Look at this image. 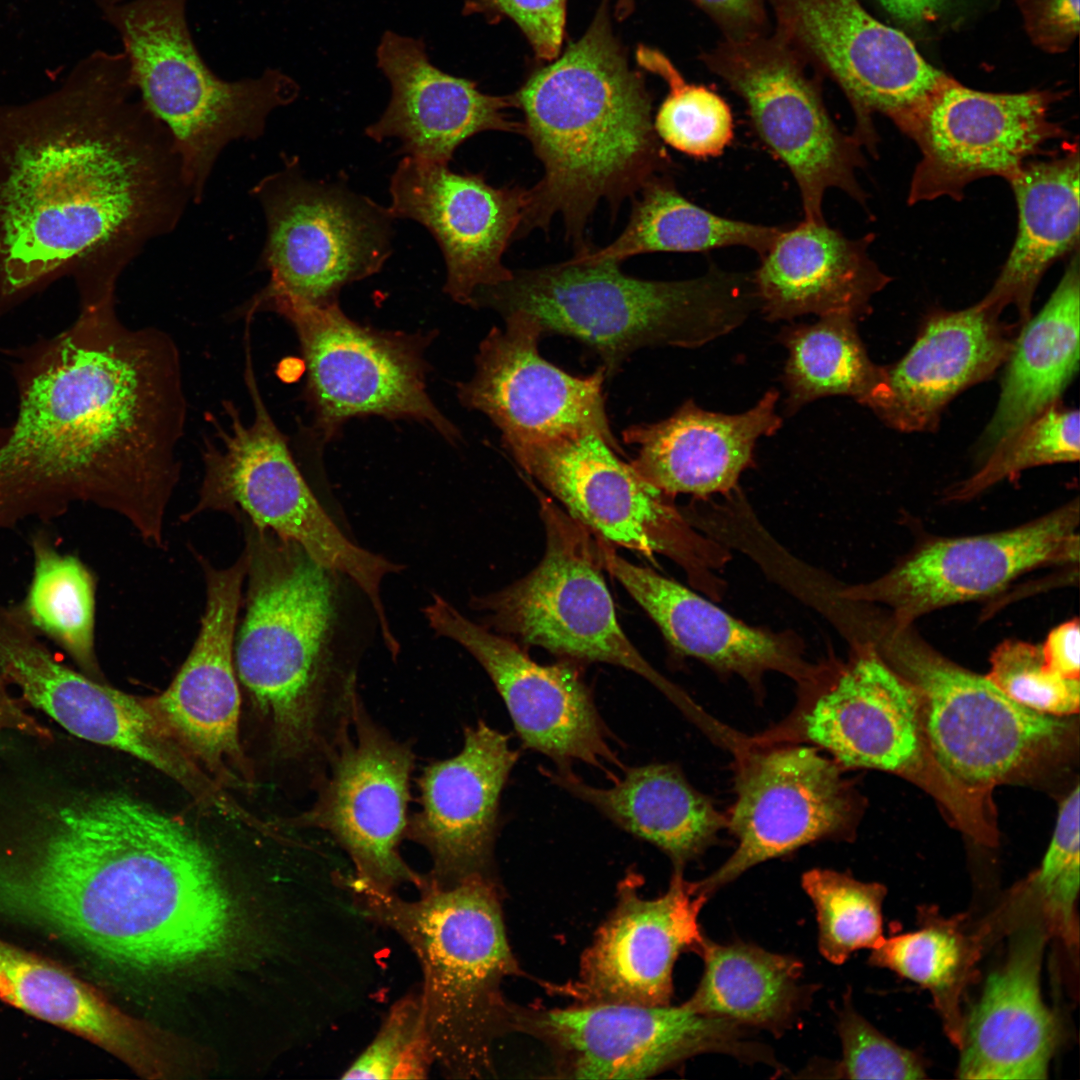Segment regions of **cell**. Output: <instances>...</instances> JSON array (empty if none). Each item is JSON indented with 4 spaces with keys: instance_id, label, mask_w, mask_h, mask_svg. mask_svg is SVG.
I'll list each match as a JSON object with an SVG mask.
<instances>
[{
    "instance_id": "cell-1",
    "label": "cell",
    "mask_w": 1080,
    "mask_h": 1080,
    "mask_svg": "<svg viewBox=\"0 0 1080 1080\" xmlns=\"http://www.w3.org/2000/svg\"><path fill=\"white\" fill-rule=\"evenodd\" d=\"M14 355L19 401L0 425V530L84 502L161 545L187 418L171 342L126 326L111 306L85 305L66 330Z\"/></svg>"
},
{
    "instance_id": "cell-2",
    "label": "cell",
    "mask_w": 1080,
    "mask_h": 1080,
    "mask_svg": "<svg viewBox=\"0 0 1080 1080\" xmlns=\"http://www.w3.org/2000/svg\"><path fill=\"white\" fill-rule=\"evenodd\" d=\"M125 53L97 52L18 113L0 173V316L61 272L114 274L171 232L190 191Z\"/></svg>"
},
{
    "instance_id": "cell-3",
    "label": "cell",
    "mask_w": 1080,
    "mask_h": 1080,
    "mask_svg": "<svg viewBox=\"0 0 1080 1080\" xmlns=\"http://www.w3.org/2000/svg\"><path fill=\"white\" fill-rule=\"evenodd\" d=\"M27 922L98 962L144 974L222 959L244 928L219 862L190 827L102 790L77 845L32 898Z\"/></svg>"
},
{
    "instance_id": "cell-4",
    "label": "cell",
    "mask_w": 1080,
    "mask_h": 1080,
    "mask_svg": "<svg viewBox=\"0 0 1080 1080\" xmlns=\"http://www.w3.org/2000/svg\"><path fill=\"white\" fill-rule=\"evenodd\" d=\"M602 0L585 34L536 71L514 95L523 135L543 166L527 190L515 238L562 216L567 238L583 248L601 200L616 207L672 168L652 121L651 98L612 33Z\"/></svg>"
},
{
    "instance_id": "cell-5",
    "label": "cell",
    "mask_w": 1080,
    "mask_h": 1080,
    "mask_svg": "<svg viewBox=\"0 0 1080 1080\" xmlns=\"http://www.w3.org/2000/svg\"><path fill=\"white\" fill-rule=\"evenodd\" d=\"M237 520L247 587L235 670L268 726L275 756L299 766L313 789L350 736L360 699L354 668L331 646L334 573L298 544Z\"/></svg>"
},
{
    "instance_id": "cell-6",
    "label": "cell",
    "mask_w": 1080,
    "mask_h": 1080,
    "mask_svg": "<svg viewBox=\"0 0 1080 1080\" xmlns=\"http://www.w3.org/2000/svg\"><path fill=\"white\" fill-rule=\"evenodd\" d=\"M348 885L363 913L396 933L417 958L435 1066L449 1079L491 1077L495 1042L512 1030L513 1007L501 985L520 973L495 878L438 887L425 877L416 899L351 874Z\"/></svg>"
},
{
    "instance_id": "cell-7",
    "label": "cell",
    "mask_w": 1080,
    "mask_h": 1080,
    "mask_svg": "<svg viewBox=\"0 0 1080 1080\" xmlns=\"http://www.w3.org/2000/svg\"><path fill=\"white\" fill-rule=\"evenodd\" d=\"M619 264L576 251L565 262L513 271L509 280L479 289L473 306L502 316L524 312L544 335L577 339L598 354L606 378L638 349L703 346L757 309L752 274L710 265L697 278L655 281L626 275Z\"/></svg>"
},
{
    "instance_id": "cell-8",
    "label": "cell",
    "mask_w": 1080,
    "mask_h": 1080,
    "mask_svg": "<svg viewBox=\"0 0 1080 1080\" xmlns=\"http://www.w3.org/2000/svg\"><path fill=\"white\" fill-rule=\"evenodd\" d=\"M862 637L915 689L927 750L973 824L993 826L986 795L1001 784L1056 765L1076 744L1077 722L1038 713L986 675L942 656L890 616H865Z\"/></svg>"
},
{
    "instance_id": "cell-9",
    "label": "cell",
    "mask_w": 1080,
    "mask_h": 1080,
    "mask_svg": "<svg viewBox=\"0 0 1080 1080\" xmlns=\"http://www.w3.org/2000/svg\"><path fill=\"white\" fill-rule=\"evenodd\" d=\"M187 0L109 3L130 76L148 110L165 126L192 201L199 203L223 149L264 134L269 115L298 95L297 83L277 70L226 81L205 64L186 21Z\"/></svg>"
},
{
    "instance_id": "cell-10",
    "label": "cell",
    "mask_w": 1080,
    "mask_h": 1080,
    "mask_svg": "<svg viewBox=\"0 0 1080 1080\" xmlns=\"http://www.w3.org/2000/svg\"><path fill=\"white\" fill-rule=\"evenodd\" d=\"M250 336V327H245L244 381L252 419L246 423L232 401L223 402L228 424L222 427L214 420L216 441L204 440L198 499L181 521L205 511L244 516L254 526L298 544L327 570L347 576L370 601L379 625L386 626L380 585L402 567L351 542L316 499L263 400Z\"/></svg>"
},
{
    "instance_id": "cell-11",
    "label": "cell",
    "mask_w": 1080,
    "mask_h": 1080,
    "mask_svg": "<svg viewBox=\"0 0 1080 1080\" xmlns=\"http://www.w3.org/2000/svg\"><path fill=\"white\" fill-rule=\"evenodd\" d=\"M546 546L528 575L485 596L474 609L491 630L570 662H600L645 678L680 707L685 696L655 670L621 628L602 571L596 536L534 489Z\"/></svg>"
},
{
    "instance_id": "cell-12",
    "label": "cell",
    "mask_w": 1080,
    "mask_h": 1080,
    "mask_svg": "<svg viewBox=\"0 0 1080 1080\" xmlns=\"http://www.w3.org/2000/svg\"><path fill=\"white\" fill-rule=\"evenodd\" d=\"M251 193L264 212L260 264L270 274L255 299L337 302L344 286L379 272L392 253L395 218L388 207L344 180L308 178L296 157Z\"/></svg>"
},
{
    "instance_id": "cell-13",
    "label": "cell",
    "mask_w": 1080,
    "mask_h": 1080,
    "mask_svg": "<svg viewBox=\"0 0 1080 1080\" xmlns=\"http://www.w3.org/2000/svg\"><path fill=\"white\" fill-rule=\"evenodd\" d=\"M246 310L278 313L295 330L306 370V395L316 427L329 439L350 418H406L455 442L456 427L426 390L427 337L361 325L338 302L311 305L284 297L252 298Z\"/></svg>"
},
{
    "instance_id": "cell-14",
    "label": "cell",
    "mask_w": 1080,
    "mask_h": 1080,
    "mask_svg": "<svg viewBox=\"0 0 1080 1080\" xmlns=\"http://www.w3.org/2000/svg\"><path fill=\"white\" fill-rule=\"evenodd\" d=\"M703 60L744 100L756 135L790 171L805 220L825 221L823 200L832 188L865 203L857 180L862 145L836 125L806 59L784 36L725 37Z\"/></svg>"
},
{
    "instance_id": "cell-15",
    "label": "cell",
    "mask_w": 1080,
    "mask_h": 1080,
    "mask_svg": "<svg viewBox=\"0 0 1080 1080\" xmlns=\"http://www.w3.org/2000/svg\"><path fill=\"white\" fill-rule=\"evenodd\" d=\"M512 1029L544 1041L563 1077L642 1079L701 1053L720 1052L777 1067L772 1055L746 1038L743 1026L673 1007L622 1002L550 1010L513 1008Z\"/></svg>"
},
{
    "instance_id": "cell-16",
    "label": "cell",
    "mask_w": 1080,
    "mask_h": 1080,
    "mask_svg": "<svg viewBox=\"0 0 1080 1080\" xmlns=\"http://www.w3.org/2000/svg\"><path fill=\"white\" fill-rule=\"evenodd\" d=\"M510 453L572 518L609 544L651 561L666 556L696 582L721 563L723 553L689 526L672 497L642 479L602 435L561 436Z\"/></svg>"
},
{
    "instance_id": "cell-17",
    "label": "cell",
    "mask_w": 1080,
    "mask_h": 1080,
    "mask_svg": "<svg viewBox=\"0 0 1080 1080\" xmlns=\"http://www.w3.org/2000/svg\"><path fill=\"white\" fill-rule=\"evenodd\" d=\"M0 674L32 708L79 740L146 762L198 802L234 819L242 809L171 735L143 698L62 663L23 621H0Z\"/></svg>"
},
{
    "instance_id": "cell-18",
    "label": "cell",
    "mask_w": 1080,
    "mask_h": 1080,
    "mask_svg": "<svg viewBox=\"0 0 1080 1080\" xmlns=\"http://www.w3.org/2000/svg\"><path fill=\"white\" fill-rule=\"evenodd\" d=\"M800 685L814 695L800 720L807 740L841 767L910 778L952 809V794L927 750L917 693L870 641L855 638L846 662L815 665Z\"/></svg>"
},
{
    "instance_id": "cell-19",
    "label": "cell",
    "mask_w": 1080,
    "mask_h": 1080,
    "mask_svg": "<svg viewBox=\"0 0 1080 1080\" xmlns=\"http://www.w3.org/2000/svg\"><path fill=\"white\" fill-rule=\"evenodd\" d=\"M415 759L412 745L391 736L360 698L352 732L314 790V802L289 825L327 832L349 859L352 876L367 885L420 889L425 876L400 853Z\"/></svg>"
},
{
    "instance_id": "cell-20",
    "label": "cell",
    "mask_w": 1080,
    "mask_h": 1080,
    "mask_svg": "<svg viewBox=\"0 0 1080 1080\" xmlns=\"http://www.w3.org/2000/svg\"><path fill=\"white\" fill-rule=\"evenodd\" d=\"M776 31L828 74L847 96L852 134L873 151L872 116L900 126L951 78L929 64L901 31L876 20L858 0H769Z\"/></svg>"
},
{
    "instance_id": "cell-21",
    "label": "cell",
    "mask_w": 1080,
    "mask_h": 1080,
    "mask_svg": "<svg viewBox=\"0 0 1080 1080\" xmlns=\"http://www.w3.org/2000/svg\"><path fill=\"white\" fill-rule=\"evenodd\" d=\"M1076 499L1022 526L983 535L938 538L919 546L883 576L844 587L852 603L887 606L899 624L999 592L1023 574L1079 560Z\"/></svg>"
},
{
    "instance_id": "cell-22",
    "label": "cell",
    "mask_w": 1080,
    "mask_h": 1080,
    "mask_svg": "<svg viewBox=\"0 0 1080 1080\" xmlns=\"http://www.w3.org/2000/svg\"><path fill=\"white\" fill-rule=\"evenodd\" d=\"M1058 96L1047 90L991 93L952 77L898 128L918 146L921 158L908 201L956 199L983 177L1008 180L1064 130L1049 117Z\"/></svg>"
},
{
    "instance_id": "cell-23",
    "label": "cell",
    "mask_w": 1080,
    "mask_h": 1080,
    "mask_svg": "<svg viewBox=\"0 0 1080 1080\" xmlns=\"http://www.w3.org/2000/svg\"><path fill=\"white\" fill-rule=\"evenodd\" d=\"M424 616L434 632L464 647L484 668L504 701L526 748L552 759L557 768L582 762L609 780L624 769L592 694L570 661L540 664L510 637L477 624L442 596L433 594Z\"/></svg>"
},
{
    "instance_id": "cell-24",
    "label": "cell",
    "mask_w": 1080,
    "mask_h": 1080,
    "mask_svg": "<svg viewBox=\"0 0 1080 1080\" xmlns=\"http://www.w3.org/2000/svg\"><path fill=\"white\" fill-rule=\"evenodd\" d=\"M735 789L727 826L737 847L716 871L694 882L707 897L756 864L846 837L856 824L859 802L841 766L813 747L750 753L738 768Z\"/></svg>"
},
{
    "instance_id": "cell-25",
    "label": "cell",
    "mask_w": 1080,
    "mask_h": 1080,
    "mask_svg": "<svg viewBox=\"0 0 1080 1080\" xmlns=\"http://www.w3.org/2000/svg\"><path fill=\"white\" fill-rule=\"evenodd\" d=\"M503 318L504 330L492 328L480 343L474 376L458 385L461 403L489 417L509 451L596 432L624 456L605 411V369L571 375L540 355L544 334L535 318L519 311Z\"/></svg>"
},
{
    "instance_id": "cell-26",
    "label": "cell",
    "mask_w": 1080,
    "mask_h": 1080,
    "mask_svg": "<svg viewBox=\"0 0 1080 1080\" xmlns=\"http://www.w3.org/2000/svg\"><path fill=\"white\" fill-rule=\"evenodd\" d=\"M206 588L196 641L168 688L143 698L180 746L220 785L249 783L248 761L239 740L240 694L234 640L247 570L243 550L228 567L217 568L193 551Z\"/></svg>"
},
{
    "instance_id": "cell-27",
    "label": "cell",
    "mask_w": 1080,
    "mask_h": 1080,
    "mask_svg": "<svg viewBox=\"0 0 1080 1080\" xmlns=\"http://www.w3.org/2000/svg\"><path fill=\"white\" fill-rule=\"evenodd\" d=\"M389 192L392 216L418 222L438 243L446 265L444 291L454 301L473 306L479 289L512 277L502 257L520 226L527 190L496 188L480 174L405 156Z\"/></svg>"
},
{
    "instance_id": "cell-28",
    "label": "cell",
    "mask_w": 1080,
    "mask_h": 1080,
    "mask_svg": "<svg viewBox=\"0 0 1080 1080\" xmlns=\"http://www.w3.org/2000/svg\"><path fill=\"white\" fill-rule=\"evenodd\" d=\"M518 758L508 735L478 720L464 728L456 755L422 769L416 779L420 808L408 818L405 839L428 853V882L450 887L494 877L500 798Z\"/></svg>"
},
{
    "instance_id": "cell-29",
    "label": "cell",
    "mask_w": 1080,
    "mask_h": 1080,
    "mask_svg": "<svg viewBox=\"0 0 1080 1080\" xmlns=\"http://www.w3.org/2000/svg\"><path fill=\"white\" fill-rule=\"evenodd\" d=\"M620 888L616 907L583 955L578 980L559 991L580 1004L669 1005L676 959L704 942L698 916L707 896L681 870L655 899L639 896L631 880Z\"/></svg>"
},
{
    "instance_id": "cell-30",
    "label": "cell",
    "mask_w": 1080,
    "mask_h": 1080,
    "mask_svg": "<svg viewBox=\"0 0 1080 1080\" xmlns=\"http://www.w3.org/2000/svg\"><path fill=\"white\" fill-rule=\"evenodd\" d=\"M376 56L391 98L365 129L374 141L396 138L406 156L449 164L456 149L480 132L523 135V123L508 113L517 107L515 96L486 94L476 82L443 72L429 61L422 41L387 31Z\"/></svg>"
},
{
    "instance_id": "cell-31",
    "label": "cell",
    "mask_w": 1080,
    "mask_h": 1080,
    "mask_svg": "<svg viewBox=\"0 0 1080 1080\" xmlns=\"http://www.w3.org/2000/svg\"><path fill=\"white\" fill-rule=\"evenodd\" d=\"M1000 315L980 301L929 313L909 351L884 367L883 389L868 408L898 431H934L958 394L1004 365L1015 336Z\"/></svg>"
},
{
    "instance_id": "cell-32",
    "label": "cell",
    "mask_w": 1080,
    "mask_h": 1080,
    "mask_svg": "<svg viewBox=\"0 0 1080 1080\" xmlns=\"http://www.w3.org/2000/svg\"><path fill=\"white\" fill-rule=\"evenodd\" d=\"M596 538L603 568L681 655L737 674L757 688L767 672L782 673L799 684L811 675L814 665L805 660L794 634L749 625L678 582L627 561L613 545Z\"/></svg>"
},
{
    "instance_id": "cell-33",
    "label": "cell",
    "mask_w": 1080,
    "mask_h": 1080,
    "mask_svg": "<svg viewBox=\"0 0 1080 1080\" xmlns=\"http://www.w3.org/2000/svg\"><path fill=\"white\" fill-rule=\"evenodd\" d=\"M1048 937L1041 916L1012 935L1007 960L988 977L981 997L964 1016L959 1078H1047L1060 1037L1057 1018L1041 996Z\"/></svg>"
},
{
    "instance_id": "cell-34",
    "label": "cell",
    "mask_w": 1080,
    "mask_h": 1080,
    "mask_svg": "<svg viewBox=\"0 0 1080 1080\" xmlns=\"http://www.w3.org/2000/svg\"><path fill=\"white\" fill-rule=\"evenodd\" d=\"M778 401L779 392L770 389L745 412L724 414L689 399L666 419L623 430V441L637 449L630 465L670 497L730 493L753 466L757 441L782 426Z\"/></svg>"
},
{
    "instance_id": "cell-35",
    "label": "cell",
    "mask_w": 1080,
    "mask_h": 1080,
    "mask_svg": "<svg viewBox=\"0 0 1080 1080\" xmlns=\"http://www.w3.org/2000/svg\"><path fill=\"white\" fill-rule=\"evenodd\" d=\"M871 241L848 238L826 221L781 228L752 273L758 309L769 321L810 314L864 318L890 281L869 256Z\"/></svg>"
},
{
    "instance_id": "cell-36",
    "label": "cell",
    "mask_w": 1080,
    "mask_h": 1080,
    "mask_svg": "<svg viewBox=\"0 0 1080 1080\" xmlns=\"http://www.w3.org/2000/svg\"><path fill=\"white\" fill-rule=\"evenodd\" d=\"M0 999L85 1038L142 1077L167 1079L179 1069L178 1044L132 1017L57 963L0 939Z\"/></svg>"
},
{
    "instance_id": "cell-37",
    "label": "cell",
    "mask_w": 1080,
    "mask_h": 1080,
    "mask_svg": "<svg viewBox=\"0 0 1080 1080\" xmlns=\"http://www.w3.org/2000/svg\"><path fill=\"white\" fill-rule=\"evenodd\" d=\"M1043 308L1022 323L1005 366L996 408L976 444L982 462L1061 397L1079 370L1080 270L1074 252Z\"/></svg>"
},
{
    "instance_id": "cell-38",
    "label": "cell",
    "mask_w": 1080,
    "mask_h": 1080,
    "mask_svg": "<svg viewBox=\"0 0 1080 1080\" xmlns=\"http://www.w3.org/2000/svg\"><path fill=\"white\" fill-rule=\"evenodd\" d=\"M542 774L621 829L661 849L675 870L703 853L727 826V818L673 764L624 767L609 787L591 786L570 768H542Z\"/></svg>"
},
{
    "instance_id": "cell-39",
    "label": "cell",
    "mask_w": 1080,
    "mask_h": 1080,
    "mask_svg": "<svg viewBox=\"0 0 1080 1080\" xmlns=\"http://www.w3.org/2000/svg\"><path fill=\"white\" fill-rule=\"evenodd\" d=\"M1018 210L1016 237L990 291L980 300L1002 313L1013 306L1022 324L1046 270L1078 250L1079 154L1077 147L1046 160H1028L1007 180Z\"/></svg>"
},
{
    "instance_id": "cell-40",
    "label": "cell",
    "mask_w": 1080,
    "mask_h": 1080,
    "mask_svg": "<svg viewBox=\"0 0 1080 1080\" xmlns=\"http://www.w3.org/2000/svg\"><path fill=\"white\" fill-rule=\"evenodd\" d=\"M698 953L704 961L703 976L684 1003L698 1013L778 1035L791 1027L810 1000V987L800 981L803 965L792 956L706 938Z\"/></svg>"
},
{
    "instance_id": "cell-41",
    "label": "cell",
    "mask_w": 1080,
    "mask_h": 1080,
    "mask_svg": "<svg viewBox=\"0 0 1080 1080\" xmlns=\"http://www.w3.org/2000/svg\"><path fill=\"white\" fill-rule=\"evenodd\" d=\"M634 201L630 220L612 243L577 251L591 260L620 263L651 252H704L743 246L760 257L782 227L754 224L714 214L685 198L669 175L648 182Z\"/></svg>"
},
{
    "instance_id": "cell-42",
    "label": "cell",
    "mask_w": 1080,
    "mask_h": 1080,
    "mask_svg": "<svg viewBox=\"0 0 1080 1080\" xmlns=\"http://www.w3.org/2000/svg\"><path fill=\"white\" fill-rule=\"evenodd\" d=\"M918 925L915 931L885 938L872 949L869 962L928 989L947 1037L959 1049L962 1002L979 976L985 936L970 928L967 914L944 917L935 906L919 907Z\"/></svg>"
},
{
    "instance_id": "cell-43",
    "label": "cell",
    "mask_w": 1080,
    "mask_h": 1080,
    "mask_svg": "<svg viewBox=\"0 0 1080 1080\" xmlns=\"http://www.w3.org/2000/svg\"><path fill=\"white\" fill-rule=\"evenodd\" d=\"M32 574L23 600L14 605L25 624L68 655L78 670L107 682L95 648L96 579L76 555L59 550L43 529L30 536Z\"/></svg>"
},
{
    "instance_id": "cell-44",
    "label": "cell",
    "mask_w": 1080,
    "mask_h": 1080,
    "mask_svg": "<svg viewBox=\"0 0 1080 1080\" xmlns=\"http://www.w3.org/2000/svg\"><path fill=\"white\" fill-rule=\"evenodd\" d=\"M856 321L834 314L783 327L779 340L788 350L783 371L788 415L829 396H848L868 407L880 394L884 367L870 359Z\"/></svg>"
},
{
    "instance_id": "cell-45",
    "label": "cell",
    "mask_w": 1080,
    "mask_h": 1080,
    "mask_svg": "<svg viewBox=\"0 0 1080 1080\" xmlns=\"http://www.w3.org/2000/svg\"><path fill=\"white\" fill-rule=\"evenodd\" d=\"M640 66L658 74L669 86L654 121L660 140L697 158L720 155L734 135L733 117L725 100L713 90L689 84L661 52L640 46Z\"/></svg>"
},
{
    "instance_id": "cell-46",
    "label": "cell",
    "mask_w": 1080,
    "mask_h": 1080,
    "mask_svg": "<svg viewBox=\"0 0 1080 1080\" xmlns=\"http://www.w3.org/2000/svg\"><path fill=\"white\" fill-rule=\"evenodd\" d=\"M802 886L815 906L819 949L828 961L842 964L853 952L872 950L885 939L882 903L887 890L883 885L816 868L803 875Z\"/></svg>"
},
{
    "instance_id": "cell-47",
    "label": "cell",
    "mask_w": 1080,
    "mask_h": 1080,
    "mask_svg": "<svg viewBox=\"0 0 1080 1080\" xmlns=\"http://www.w3.org/2000/svg\"><path fill=\"white\" fill-rule=\"evenodd\" d=\"M1079 456V411L1058 403L989 454L978 470L950 488L946 497L951 501L969 500L1001 481L1014 479L1024 470L1075 462Z\"/></svg>"
},
{
    "instance_id": "cell-48",
    "label": "cell",
    "mask_w": 1080,
    "mask_h": 1080,
    "mask_svg": "<svg viewBox=\"0 0 1080 1080\" xmlns=\"http://www.w3.org/2000/svg\"><path fill=\"white\" fill-rule=\"evenodd\" d=\"M1079 793L1076 785L1063 800L1042 863L1023 886L1037 896L1049 935L1061 938L1067 946L1078 944L1075 906L1080 882Z\"/></svg>"
},
{
    "instance_id": "cell-49",
    "label": "cell",
    "mask_w": 1080,
    "mask_h": 1080,
    "mask_svg": "<svg viewBox=\"0 0 1080 1080\" xmlns=\"http://www.w3.org/2000/svg\"><path fill=\"white\" fill-rule=\"evenodd\" d=\"M435 1055L420 993L392 1004L375 1037L343 1071L342 1079H425Z\"/></svg>"
},
{
    "instance_id": "cell-50",
    "label": "cell",
    "mask_w": 1080,
    "mask_h": 1080,
    "mask_svg": "<svg viewBox=\"0 0 1080 1080\" xmlns=\"http://www.w3.org/2000/svg\"><path fill=\"white\" fill-rule=\"evenodd\" d=\"M986 675L1012 700L1038 713L1070 717L1079 711L1080 681L1051 670L1042 648L1019 640L1001 643Z\"/></svg>"
},
{
    "instance_id": "cell-51",
    "label": "cell",
    "mask_w": 1080,
    "mask_h": 1080,
    "mask_svg": "<svg viewBox=\"0 0 1080 1080\" xmlns=\"http://www.w3.org/2000/svg\"><path fill=\"white\" fill-rule=\"evenodd\" d=\"M849 994L839 1014L842 1059L832 1077L914 1080L926 1077L923 1057L885 1037L852 1006Z\"/></svg>"
},
{
    "instance_id": "cell-52",
    "label": "cell",
    "mask_w": 1080,
    "mask_h": 1080,
    "mask_svg": "<svg viewBox=\"0 0 1080 1080\" xmlns=\"http://www.w3.org/2000/svg\"><path fill=\"white\" fill-rule=\"evenodd\" d=\"M567 0H467L466 13L496 20L508 17L525 34L535 55L545 61L559 56L564 37Z\"/></svg>"
},
{
    "instance_id": "cell-53",
    "label": "cell",
    "mask_w": 1080,
    "mask_h": 1080,
    "mask_svg": "<svg viewBox=\"0 0 1080 1080\" xmlns=\"http://www.w3.org/2000/svg\"><path fill=\"white\" fill-rule=\"evenodd\" d=\"M1032 42L1049 53L1067 50L1079 32V0H1018Z\"/></svg>"
},
{
    "instance_id": "cell-54",
    "label": "cell",
    "mask_w": 1080,
    "mask_h": 1080,
    "mask_svg": "<svg viewBox=\"0 0 1080 1080\" xmlns=\"http://www.w3.org/2000/svg\"><path fill=\"white\" fill-rule=\"evenodd\" d=\"M722 28L728 38L764 33L769 0H693Z\"/></svg>"
},
{
    "instance_id": "cell-55",
    "label": "cell",
    "mask_w": 1080,
    "mask_h": 1080,
    "mask_svg": "<svg viewBox=\"0 0 1080 1080\" xmlns=\"http://www.w3.org/2000/svg\"><path fill=\"white\" fill-rule=\"evenodd\" d=\"M1041 648L1051 670L1068 678L1080 679V629L1077 619L1054 628Z\"/></svg>"
},
{
    "instance_id": "cell-56",
    "label": "cell",
    "mask_w": 1080,
    "mask_h": 1080,
    "mask_svg": "<svg viewBox=\"0 0 1080 1080\" xmlns=\"http://www.w3.org/2000/svg\"><path fill=\"white\" fill-rule=\"evenodd\" d=\"M0 674V732L16 731L37 737H51L55 730L44 724L30 712V706Z\"/></svg>"
},
{
    "instance_id": "cell-57",
    "label": "cell",
    "mask_w": 1080,
    "mask_h": 1080,
    "mask_svg": "<svg viewBox=\"0 0 1080 1080\" xmlns=\"http://www.w3.org/2000/svg\"><path fill=\"white\" fill-rule=\"evenodd\" d=\"M898 20L918 25L937 20L951 0H878Z\"/></svg>"
},
{
    "instance_id": "cell-58",
    "label": "cell",
    "mask_w": 1080,
    "mask_h": 1080,
    "mask_svg": "<svg viewBox=\"0 0 1080 1080\" xmlns=\"http://www.w3.org/2000/svg\"><path fill=\"white\" fill-rule=\"evenodd\" d=\"M634 0H618L617 3V16L620 19H624L628 16L633 8Z\"/></svg>"
},
{
    "instance_id": "cell-59",
    "label": "cell",
    "mask_w": 1080,
    "mask_h": 1080,
    "mask_svg": "<svg viewBox=\"0 0 1080 1080\" xmlns=\"http://www.w3.org/2000/svg\"><path fill=\"white\" fill-rule=\"evenodd\" d=\"M120 1H121V0H109V3H118V2H120Z\"/></svg>"
}]
</instances>
